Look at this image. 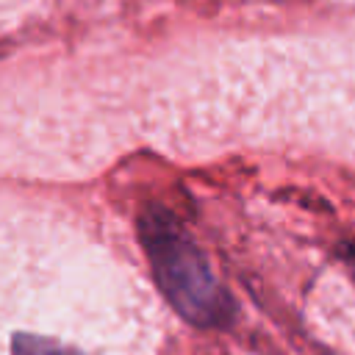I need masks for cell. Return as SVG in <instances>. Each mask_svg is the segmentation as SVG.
<instances>
[{
    "mask_svg": "<svg viewBox=\"0 0 355 355\" xmlns=\"http://www.w3.org/2000/svg\"><path fill=\"white\" fill-rule=\"evenodd\" d=\"M141 250L150 261L153 280L169 308L197 330H227L239 305L216 277L208 255L161 202H147L136 219Z\"/></svg>",
    "mask_w": 355,
    "mask_h": 355,
    "instance_id": "obj_1",
    "label": "cell"
},
{
    "mask_svg": "<svg viewBox=\"0 0 355 355\" xmlns=\"http://www.w3.org/2000/svg\"><path fill=\"white\" fill-rule=\"evenodd\" d=\"M11 355H83L75 347H67L61 341L33 336V333H14L11 336Z\"/></svg>",
    "mask_w": 355,
    "mask_h": 355,
    "instance_id": "obj_2",
    "label": "cell"
},
{
    "mask_svg": "<svg viewBox=\"0 0 355 355\" xmlns=\"http://www.w3.org/2000/svg\"><path fill=\"white\" fill-rule=\"evenodd\" d=\"M341 258H344V263L349 266V272H352V277H355V241L344 244V250H341Z\"/></svg>",
    "mask_w": 355,
    "mask_h": 355,
    "instance_id": "obj_3",
    "label": "cell"
}]
</instances>
